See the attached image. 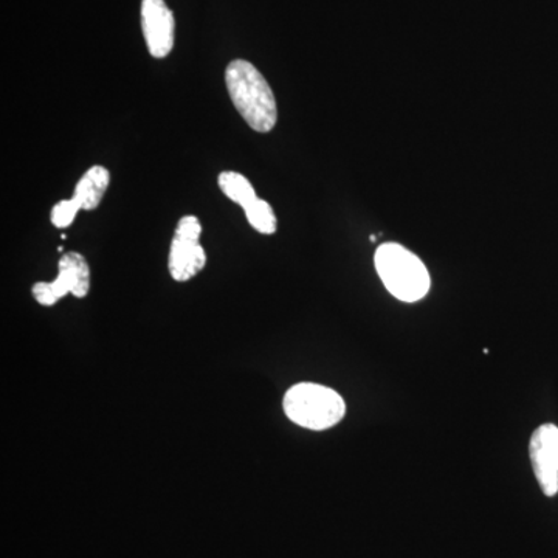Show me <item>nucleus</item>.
Here are the masks:
<instances>
[{
  "label": "nucleus",
  "mask_w": 558,
  "mask_h": 558,
  "mask_svg": "<svg viewBox=\"0 0 558 558\" xmlns=\"http://www.w3.org/2000/svg\"><path fill=\"white\" fill-rule=\"evenodd\" d=\"M227 90L234 108L253 131L267 134L278 121V106L270 84L252 62L234 60L226 70Z\"/></svg>",
  "instance_id": "f257e3e1"
},
{
  "label": "nucleus",
  "mask_w": 558,
  "mask_h": 558,
  "mask_svg": "<svg viewBox=\"0 0 558 558\" xmlns=\"http://www.w3.org/2000/svg\"><path fill=\"white\" fill-rule=\"evenodd\" d=\"M286 416L312 432H325L336 427L347 414V403L339 392L325 385H293L282 400Z\"/></svg>",
  "instance_id": "f03ea898"
},
{
  "label": "nucleus",
  "mask_w": 558,
  "mask_h": 558,
  "mask_svg": "<svg viewBox=\"0 0 558 558\" xmlns=\"http://www.w3.org/2000/svg\"><path fill=\"white\" fill-rule=\"evenodd\" d=\"M377 274L395 299L416 303L432 288V278L425 264L400 244L380 245L376 252Z\"/></svg>",
  "instance_id": "7ed1b4c3"
},
{
  "label": "nucleus",
  "mask_w": 558,
  "mask_h": 558,
  "mask_svg": "<svg viewBox=\"0 0 558 558\" xmlns=\"http://www.w3.org/2000/svg\"><path fill=\"white\" fill-rule=\"evenodd\" d=\"M57 279L47 282L40 281L33 286L32 293L40 306H54L65 295L75 299H86L90 290V267L86 258L78 252H69L61 256L58 264Z\"/></svg>",
  "instance_id": "20e7f679"
},
{
  "label": "nucleus",
  "mask_w": 558,
  "mask_h": 558,
  "mask_svg": "<svg viewBox=\"0 0 558 558\" xmlns=\"http://www.w3.org/2000/svg\"><path fill=\"white\" fill-rule=\"evenodd\" d=\"M201 220L196 216H183L179 220L168 259L174 281H190L207 266V253L201 245Z\"/></svg>",
  "instance_id": "39448f33"
},
{
  "label": "nucleus",
  "mask_w": 558,
  "mask_h": 558,
  "mask_svg": "<svg viewBox=\"0 0 558 558\" xmlns=\"http://www.w3.org/2000/svg\"><path fill=\"white\" fill-rule=\"evenodd\" d=\"M532 468L546 497L558 494V427L545 424L535 429L529 442Z\"/></svg>",
  "instance_id": "423d86ee"
},
{
  "label": "nucleus",
  "mask_w": 558,
  "mask_h": 558,
  "mask_svg": "<svg viewBox=\"0 0 558 558\" xmlns=\"http://www.w3.org/2000/svg\"><path fill=\"white\" fill-rule=\"evenodd\" d=\"M142 28L150 57L167 58L174 47L175 21L163 0H143Z\"/></svg>",
  "instance_id": "0eeeda50"
},
{
  "label": "nucleus",
  "mask_w": 558,
  "mask_h": 558,
  "mask_svg": "<svg viewBox=\"0 0 558 558\" xmlns=\"http://www.w3.org/2000/svg\"><path fill=\"white\" fill-rule=\"evenodd\" d=\"M110 174L105 167H92L84 172L83 178L76 183L72 199L80 205L81 209L92 211L101 204L106 191L109 189Z\"/></svg>",
  "instance_id": "6e6552de"
},
{
  "label": "nucleus",
  "mask_w": 558,
  "mask_h": 558,
  "mask_svg": "<svg viewBox=\"0 0 558 558\" xmlns=\"http://www.w3.org/2000/svg\"><path fill=\"white\" fill-rule=\"evenodd\" d=\"M218 183L220 191L242 208H247L248 205L258 199L250 180L245 175L240 174V172H220Z\"/></svg>",
  "instance_id": "1a4fd4ad"
},
{
  "label": "nucleus",
  "mask_w": 558,
  "mask_h": 558,
  "mask_svg": "<svg viewBox=\"0 0 558 558\" xmlns=\"http://www.w3.org/2000/svg\"><path fill=\"white\" fill-rule=\"evenodd\" d=\"M245 209V218L250 226L260 234H274L277 231L278 220L269 202L256 199Z\"/></svg>",
  "instance_id": "9d476101"
},
{
  "label": "nucleus",
  "mask_w": 558,
  "mask_h": 558,
  "mask_svg": "<svg viewBox=\"0 0 558 558\" xmlns=\"http://www.w3.org/2000/svg\"><path fill=\"white\" fill-rule=\"evenodd\" d=\"M80 209V205L76 204L72 197H70V199L58 202L53 209H51V223H53L57 229H68L69 226H72Z\"/></svg>",
  "instance_id": "9b49d317"
}]
</instances>
